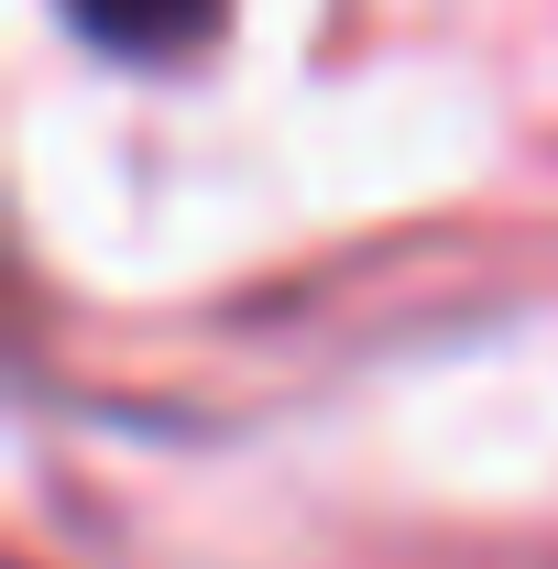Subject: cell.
I'll list each match as a JSON object with an SVG mask.
<instances>
[{"mask_svg": "<svg viewBox=\"0 0 558 569\" xmlns=\"http://www.w3.org/2000/svg\"><path fill=\"white\" fill-rule=\"evenodd\" d=\"M56 11H67L99 56H176L219 0H56Z\"/></svg>", "mask_w": 558, "mask_h": 569, "instance_id": "obj_1", "label": "cell"}]
</instances>
